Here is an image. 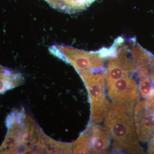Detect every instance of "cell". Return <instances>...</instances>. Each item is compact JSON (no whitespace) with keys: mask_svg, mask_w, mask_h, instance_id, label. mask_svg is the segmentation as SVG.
I'll return each mask as SVG.
<instances>
[{"mask_svg":"<svg viewBox=\"0 0 154 154\" xmlns=\"http://www.w3.org/2000/svg\"><path fill=\"white\" fill-rule=\"evenodd\" d=\"M134 108L112 103L105 117V127L113 139L117 153L143 154L135 129Z\"/></svg>","mask_w":154,"mask_h":154,"instance_id":"1","label":"cell"},{"mask_svg":"<svg viewBox=\"0 0 154 154\" xmlns=\"http://www.w3.org/2000/svg\"><path fill=\"white\" fill-rule=\"evenodd\" d=\"M51 52L62 59H66L71 63L83 79L93 74L94 72H99L104 69V58L97 52H87L69 46L51 47Z\"/></svg>","mask_w":154,"mask_h":154,"instance_id":"2","label":"cell"},{"mask_svg":"<svg viewBox=\"0 0 154 154\" xmlns=\"http://www.w3.org/2000/svg\"><path fill=\"white\" fill-rule=\"evenodd\" d=\"M105 75L93 74L83 79L88 86L91 103V121L94 124L101 122L110 108L105 95Z\"/></svg>","mask_w":154,"mask_h":154,"instance_id":"3","label":"cell"},{"mask_svg":"<svg viewBox=\"0 0 154 154\" xmlns=\"http://www.w3.org/2000/svg\"><path fill=\"white\" fill-rule=\"evenodd\" d=\"M111 137L105 127L93 125L78 141L75 152L110 153Z\"/></svg>","mask_w":154,"mask_h":154,"instance_id":"4","label":"cell"},{"mask_svg":"<svg viewBox=\"0 0 154 154\" xmlns=\"http://www.w3.org/2000/svg\"><path fill=\"white\" fill-rule=\"evenodd\" d=\"M131 75L106 84L107 93L112 103L134 108L140 99L138 86Z\"/></svg>","mask_w":154,"mask_h":154,"instance_id":"5","label":"cell"},{"mask_svg":"<svg viewBox=\"0 0 154 154\" xmlns=\"http://www.w3.org/2000/svg\"><path fill=\"white\" fill-rule=\"evenodd\" d=\"M134 121L139 141L149 142L154 129V103L147 99L138 102L133 110Z\"/></svg>","mask_w":154,"mask_h":154,"instance_id":"6","label":"cell"},{"mask_svg":"<svg viewBox=\"0 0 154 154\" xmlns=\"http://www.w3.org/2000/svg\"><path fill=\"white\" fill-rule=\"evenodd\" d=\"M57 11L74 13L88 8L95 0H45Z\"/></svg>","mask_w":154,"mask_h":154,"instance_id":"7","label":"cell"},{"mask_svg":"<svg viewBox=\"0 0 154 154\" xmlns=\"http://www.w3.org/2000/svg\"><path fill=\"white\" fill-rule=\"evenodd\" d=\"M14 77L11 71L0 66V93L11 87V81Z\"/></svg>","mask_w":154,"mask_h":154,"instance_id":"8","label":"cell"},{"mask_svg":"<svg viewBox=\"0 0 154 154\" xmlns=\"http://www.w3.org/2000/svg\"><path fill=\"white\" fill-rule=\"evenodd\" d=\"M138 88L141 96L146 99L153 89L151 79L150 78H140Z\"/></svg>","mask_w":154,"mask_h":154,"instance_id":"9","label":"cell"},{"mask_svg":"<svg viewBox=\"0 0 154 154\" xmlns=\"http://www.w3.org/2000/svg\"><path fill=\"white\" fill-rule=\"evenodd\" d=\"M147 152L148 154H154V129L151 137L149 141Z\"/></svg>","mask_w":154,"mask_h":154,"instance_id":"10","label":"cell"},{"mask_svg":"<svg viewBox=\"0 0 154 154\" xmlns=\"http://www.w3.org/2000/svg\"><path fill=\"white\" fill-rule=\"evenodd\" d=\"M146 99L149 100L152 102H153L154 103V89L153 88L152 91H151L150 93L149 94V96L147 97Z\"/></svg>","mask_w":154,"mask_h":154,"instance_id":"11","label":"cell"},{"mask_svg":"<svg viewBox=\"0 0 154 154\" xmlns=\"http://www.w3.org/2000/svg\"><path fill=\"white\" fill-rule=\"evenodd\" d=\"M152 88L154 89V73L152 78Z\"/></svg>","mask_w":154,"mask_h":154,"instance_id":"12","label":"cell"}]
</instances>
